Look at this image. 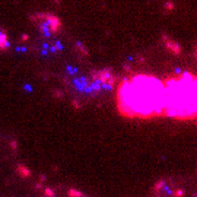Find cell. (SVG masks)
Returning a JSON list of instances; mask_svg holds the SVG:
<instances>
[{"label": "cell", "instance_id": "6da1fadb", "mask_svg": "<svg viewBox=\"0 0 197 197\" xmlns=\"http://www.w3.org/2000/svg\"><path fill=\"white\" fill-rule=\"evenodd\" d=\"M117 107L123 117L149 120L162 116L164 82L150 74L124 79L117 91Z\"/></svg>", "mask_w": 197, "mask_h": 197}, {"label": "cell", "instance_id": "7a4b0ae2", "mask_svg": "<svg viewBox=\"0 0 197 197\" xmlns=\"http://www.w3.org/2000/svg\"><path fill=\"white\" fill-rule=\"evenodd\" d=\"M197 112V80L188 72L180 73L164 82L162 116L175 120H194Z\"/></svg>", "mask_w": 197, "mask_h": 197}, {"label": "cell", "instance_id": "3957f363", "mask_svg": "<svg viewBox=\"0 0 197 197\" xmlns=\"http://www.w3.org/2000/svg\"><path fill=\"white\" fill-rule=\"evenodd\" d=\"M31 22L44 36L56 35L63 28V23L58 19V16L48 13V12H38V13L31 15Z\"/></svg>", "mask_w": 197, "mask_h": 197}, {"label": "cell", "instance_id": "277c9868", "mask_svg": "<svg viewBox=\"0 0 197 197\" xmlns=\"http://www.w3.org/2000/svg\"><path fill=\"white\" fill-rule=\"evenodd\" d=\"M92 76H94V79L98 80L104 88H112L114 80H116V76L112 74V70H111V69H102V70H98V72H92Z\"/></svg>", "mask_w": 197, "mask_h": 197}, {"label": "cell", "instance_id": "5b68a950", "mask_svg": "<svg viewBox=\"0 0 197 197\" xmlns=\"http://www.w3.org/2000/svg\"><path fill=\"white\" fill-rule=\"evenodd\" d=\"M164 41H165V45H167L168 50H171L174 54H180L181 53V47L178 45V44L175 43V41H172V40H169V38H167V36L164 35Z\"/></svg>", "mask_w": 197, "mask_h": 197}, {"label": "cell", "instance_id": "8992f818", "mask_svg": "<svg viewBox=\"0 0 197 197\" xmlns=\"http://www.w3.org/2000/svg\"><path fill=\"white\" fill-rule=\"evenodd\" d=\"M9 48V38H7L6 31L0 29V51H5Z\"/></svg>", "mask_w": 197, "mask_h": 197}, {"label": "cell", "instance_id": "52a82bcc", "mask_svg": "<svg viewBox=\"0 0 197 197\" xmlns=\"http://www.w3.org/2000/svg\"><path fill=\"white\" fill-rule=\"evenodd\" d=\"M172 7H174L172 3H167V5H165V10H172Z\"/></svg>", "mask_w": 197, "mask_h": 197}]
</instances>
